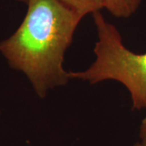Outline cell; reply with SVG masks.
Masks as SVG:
<instances>
[{
    "mask_svg": "<svg viewBox=\"0 0 146 146\" xmlns=\"http://www.w3.org/2000/svg\"><path fill=\"white\" fill-rule=\"evenodd\" d=\"M82 18L104 8V0H58Z\"/></svg>",
    "mask_w": 146,
    "mask_h": 146,
    "instance_id": "obj_4",
    "label": "cell"
},
{
    "mask_svg": "<svg viewBox=\"0 0 146 146\" xmlns=\"http://www.w3.org/2000/svg\"><path fill=\"white\" fill-rule=\"evenodd\" d=\"M98 33L95 60L83 71L70 72L71 79L98 84L115 80L129 92L132 109L146 110V52L128 50L117 28L105 20L101 11L93 14Z\"/></svg>",
    "mask_w": 146,
    "mask_h": 146,
    "instance_id": "obj_2",
    "label": "cell"
},
{
    "mask_svg": "<svg viewBox=\"0 0 146 146\" xmlns=\"http://www.w3.org/2000/svg\"><path fill=\"white\" fill-rule=\"evenodd\" d=\"M131 146H144V145L141 144V142H136V143H135L134 145H132Z\"/></svg>",
    "mask_w": 146,
    "mask_h": 146,
    "instance_id": "obj_6",
    "label": "cell"
},
{
    "mask_svg": "<svg viewBox=\"0 0 146 146\" xmlns=\"http://www.w3.org/2000/svg\"><path fill=\"white\" fill-rule=\"evenodd\" d=\"M18 1H21V2H23V3H26V4H28L31 0H18Z\"/></svg>",
    "mask_w": 146,
    "mask_h": 146,
    "instance_id": "obj_7",
    "label": "cell"
},
{
    "mask_svg": "<svg viewBox=\"0 0 146 146\" xmlns=\"http://www.w3.org/2000/svg\"><path fill=\"white\" fill-rule=\"evenodd\" d=\"M27 5L20 26L0 42V54L44 98L72 80L63 67L64 55L83 18L58 0H31Z\"/></svg>",
    "mask_w": 146,
    "mask_h": 146,
    "instance_id": "obj_1",
    "label": "cell"
},
{
    "mask_svg": "<svg viewBox=\"0 0 146 146\" xmlns=\"http://www.w3.org/2000/svg\"><path fill=\"white\" fill-rule=\"evenodd\" d=\"M143 0H104V8L118 18H129L138 10Z\"/></svg>",
    "mask_w": 146,
    "mask_h": 146,
    "instance_id": "obj_3",
    "label": "cell"
},
{
    "mask_svg": "<svg viewBox=\"0 0 146 146\" xmlns=\"http://www.w3.org/2000/svg\"><path fill=\"white\" fill-rule=\"evenodd\" d=\"M0 117H1V110H0Z\"/></svg>",
    "mask_w": 146,
    "mask_h": 146,
    "instance_id": "obj_8",
    "label": "cell"
},
{
    "mask_svg": "<svg viewBox=\"0 0 146 146\" xmlns=\"http://www.w3.org/2000/svg\"><path fill=\"white\" fill-rule=\"evenodd\" d=\"M139 136H140V139H141L140 142L144 146H146V116L141 122Z\"/></svg>",
    "mask_w": 146,
    "mask_h": 146,
    "instance_id": "obj_5",
    "label": "cell"
}]
</instances>
